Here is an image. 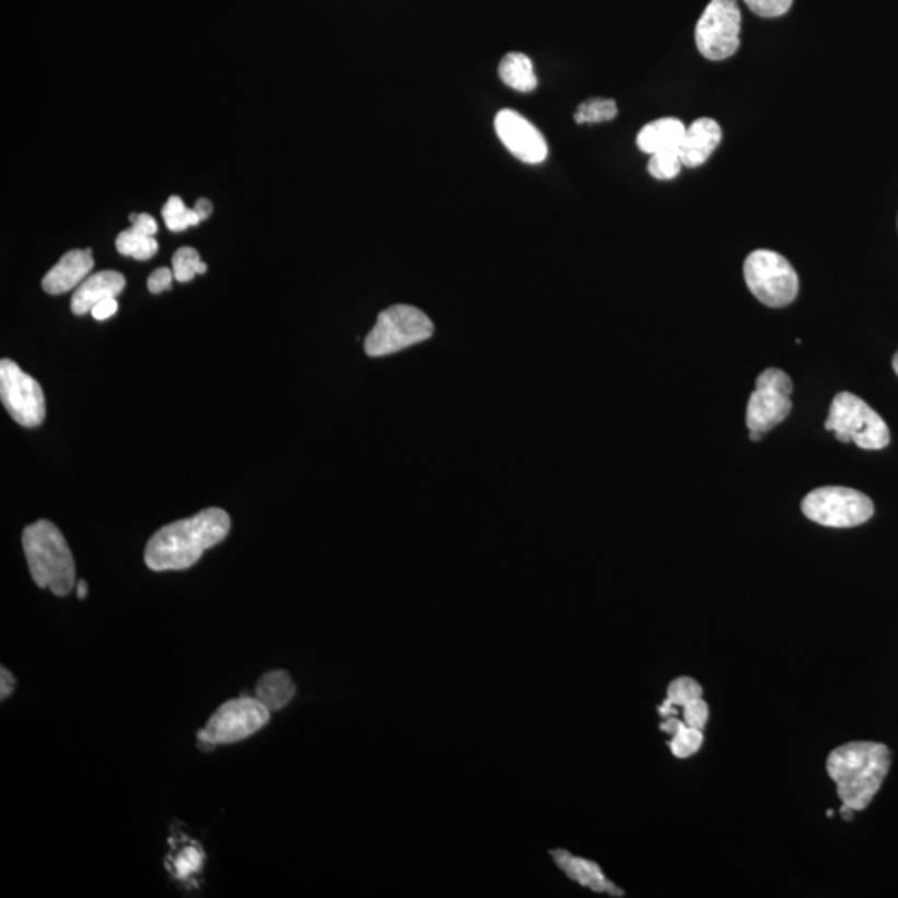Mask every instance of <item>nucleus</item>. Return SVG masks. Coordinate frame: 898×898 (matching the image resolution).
Returning a JSON list of instances; mask_svg holds the SVG:
<instances>
[{"label": "nucleus", "mask_w": 898, "mask_h": 898, "mask_svg": "<svg viewBox=\"0 0 898 898\" xmlns=\"http://www.w3.org/2000/svg\"><path fill=\"white\" fill-rule=\"evenodd\" d=\"M433 334L434 325L427 313L410 305L389 306L376 318L364 340V351L373 358L388 357L430 340Z\"/></svg>", "instance_id": "obj_4"}, {"label": "nucleus", "mask_w": 898, "mask_h": 898, "mask_svg": "<svg viewBox=\"0 0 898 898\" xmlns=\"http://www.w3.org/2000/svg\"><path fill=\"white\" fill-rule=\"evenodd\" d=\"M747 8L763 19H775L791 11L794 0H744Z\"/></svg>", "instance_id": "obj_28"}, {"label": "nucleus", "mask_w": 898, "mask_h": 898, "mask_svg": "<svg viewBox=\"0 0 898 898\" xmlns=\"http://www.w3.org/2000/svg\"><path fill=\"white\" fill-rule=\"evenodd\" d=\"M891 766L885 744L849 743L837 747L827 759V773L836 782L842 804L865 810L880 791Z\"/></svg>", "instance_id": "obj_2"}, {"label": "nucleus", "mask_w": 898, "mask_h": 898, "mask_svg": "<svg viewBox=\"0 0 898 898\" xmlns=\"http://www.w3.org/2000/svg\"><path fill=\"white\" fill-rule=\"evenodd\" d=\"M494 129L503 145L521 162L536 165L548 156L545 137L517 112L501 110L494 118Z\"/></svg>", "instance_id": "obj_11"}, {"label": "nucleus", "mask_w": 898, "mask_h": 898, "mask_svg": "<svg viewBox=\"0 0 898 898\" xmlns=\"http://www.w3.org/2000/svg\"><path fill=\"white\" fill-rule=\"evenodd\" d=\"M826 430L833 431L842 443L852 441L862 450H882L890 443L884 418L852 393L842 392L833 398Z\"/></svg>", "instance_id": "obj_5"}, {"label": "nucleus", "mask_w": 898, "mask_h": 898, "mask_svg": "<svg viewBox=\"0 0 898 898\" xmlns=\"http://www.w3.org/2000/svg\"><path fill=\"white\" fill-rule=\"evenodd\" d=\"M756 388L791 396L794 385H792L791 376L788 373L779 369H767L757 378Z\"/></svg>", "instance_id": "obj_27"}, {"label": "nucleus", "mask_w": 898, "mask_h": 898, "mask_svg": "<svg viewBox=\"0 0 898 898\" xmlns=\"http://www.w3.org/2000/svg\"><path fill=\"white\" fill-rule=\"evenodd\" d=\"M0 399L21 427L35 428L46 420L44 389L12 360L0 361Z\"/></svg>", "instance_id": "obj_9"}, {"label": "nucleus", "mask_w": 898, "mask_h": 898, "mask_svg": "<svg viewBox=\"0 0 898 898\" xmlns=\"http://www.w3.org/2000/svg\"><path fill=\"white\" fill-rule=\"evenodd\" d=\"M683 160L679 156V150H667V152L654 153L649 159L648 171L652 177L657 180H670L680 174L683 168Z\"/></svg>", "instance_id": "obj_26"}, {"label": "nucleus", "mask_w": 898, "mask_h": 898, "mask_svg": "<svg viewBox=\"0 0 898 898\" xmlns=\"http://www.w3.org/2000/svg\"><path fill=\"white\" fill-rule=\"evenodd\" d=\"M853 808L849 807V805L842 804L840 807V815H842L843 820H852L853 819Z\"/></svg>", "instance_id": "obj_36"}, {"label": "nucleus", "mask_w": 898, "mask_h": 898, "mask_svg": "<svg viewBox=\"0 0 898 898\" xmlns=\"http://www.w3.org/2000/svg\"><path fill=\"white\" fill-rule=\"evenodd\" d=\"M232 521L220 508L163 526L147 543L145 562L152 571H184L197 564L207 549L229 536Z\"/></svg>", "instance_id": "obj_1"}, {"label": "nucleus", "mask_w": 898, "mask_h": 898, "mask_svg": "<svg viewBox=\"0 0 898 898\" xmlns=\"http://www.w3.org/2000/svg\"><path fill=\"white\" fill-rule=\"evenodd\" d=\"M0 676H2V679H0V684H2V687H0V698H2V701H5V699L14 692L15 677L12 676L11 670L5 669V667L0 669Z\"/></svg>", "instance_id": "obj_33"}, {"label": "nucleus", "mask_w": 898, "mask_h": 898, "mask_svg": "<svg viewBox=\"0 0 898 898\" xmlns=\"http://www.w3.org/2000/svg\"><path fill=\"white\" fill-rule=\"evenodd\" d=\"M750 440H753V441L762 440V433H760V431H750Z\"/></svg>", "instance_id": "obj_37"}, {"label": "nucleus", "mask_w": 898, "mask_h": 898, "mask_svg": "<svg viewBox=\"0 0 898 898\" xmlns=\"http://www.w3.org/2000/svg\"><path fill=\"white\" fill-rule=\"evenodd\" d=\"M201 864H203V853L190 847V849H185L184 852L175 859V872H177L178 877L187 878L188 875L200 871Z\"/></svg>", "instance_id": "obj_30"}, {"label": "nucleus", "mask_w": 898, "mask_h": 898, "mask_svg": "<svg viewBox=\"0 0 898 898\" xmlns=\"http://www.w3.org/2000/svg\"><path fill=\"white\" fill-rule=\"evenodd\" d=\"M124 289H126V278L118 271L105 270L89 275L73 292L70 308L75 315H85V313H91L97 303L117 299Z\"/></svg>", "instance_id": "obj_15"}, {"label": "nucleus", "mask_w": 898, "mask_h": 898, "mask_svg": "<svg viewBox=\"0 0 898 898\" xmlns=\"http://www.w3.org/2000/svg\"><path fill=\"white\" fill-rule=\"evenodd\" d=\"M162 215L167 229L175 233L184 232V230L198 225V223L201 222L198 213L195 212L194 209H188L184 200L177 197V195L168 198L167 203L163 207Z\"/></svg>", "instance_id": "obj_23"}, {"label": "nucleus", "mask_w": 898, "mask_h": 898, "mask_svg": "<svg viewBox=\"0 0 898 898\" xmlns=\"http://www.w3.org/2000/svg\"><path fill=\"white\" fill-rule=\"evenodd\" d=\"M686 129L687 127L679 118L666 117L651 121L639 132V150L649 155L667 152V150H679L684 136H686Z\"/></svg>", "instance_id": "obj_18"}, {"label": "nucleus", "mask_w": 898, "mask_h": 898, "mask_svg": "<svg viewBox=\"0 0 898 898\" xmlns=\"http://www.w3.org/2000/svg\"><path fill=\"white\" fill-rule=\"evenodd\" d=\"M660 728L673 736L669 747L670 753H673L677 759H687V757L693 756V754L699 753L702 744H704V731L689 727L686 722L677 719L676 714L664 718Z\"/></svg>", "instance_id": "obj_20"}, {"label": "nucleus", "mask_w": 898, "mask_h": 898, "mask_svg": "<svg viewBox=\"0 0 898 898\" xmlns=\"http://www.w3.org/2000/svg\"><path fill=\"white\" fill-rule=\"evenodd\" d=\"M683 718L689 727L704 731L709 719V705L702 698L692 699L683 705Z\"/></svg>", "instance_id": "obj_29"}, {"label": "nucleus", "mask_w": 898, "mask_h": 898, "mask_svg": "<svg viewBox=\"0 0 898 898\" xmlns=\"http://www.w3.org/2000/svg\"><path fill=\"white\" fill-rule=\"evenodd\" d=\"M88 593V583H85V581H79V583H77V596H79V599H85Z\"/></svg>", "instance_id": "obj_35"}, {"label": "nucleus", "mask_w": 898, "mask_h": 898, "mask_svg": "<svg viewBox=\"0 0 898 898\" xmlns=\"http://www.w3.org/2000/svg\"><path fill=\"white\" fill-rule=\"evenodd\" d=\"M702 686L692 677H677L667 687V699L660 705V714L664 718L676 714L677 709H683L684 704L692 699L702 698Z\"/></svg>", "instance_id": "obj_22"}, {"label": "nucleus", "mask_w": 898, "mask_h": 898, "mask_svg": "<svg viewBox=\"0 0 898 898\" xmlns=\"http://www.w3.org/2000/svg\"><path fill=\"white\" fill-rule=\"evenodd\" d=\"M500 79L503 80L508 88L517 92L535 91L536 85H538L533 62H530L529 57L520 53L508 54V56L501 60Z\"/></svg>", "instance_id": "obj_21"}, {"label": "nucleus", "mask_w": 898, "mask_h": 898, "mask_svg": "<svg viewBox=\"0 0 898 898\" xmlns=\"http://www.w3.org/2000/svg\"><path fill=\"white\" fill-rule=\"evenodd\" d=\"M194 210L198 213V217H200L201 222H203V220H207L210 215H212V201L207 200V198H198L197 203H195Z\"/></svg>", "instance_id": "obj_34"}, {"label": "nucleus", "mask_w": 898, "mask_h": 898, "mask_svg": "<svg viewBox=\"0 0 898 898\" xmlns=\"http://www.w3.org/2000/svg\"><path fill=\"white\" fill-rule=\"evenodd\" d=\"M271 712L257 698H240L217 709L203 728L213 744H233L254 736L270 721Z\"/></svg>", "instance_id": "obj_10"}, {"label": "nucleus", "mask_w": 898, "mask_h": 898, "mask_svg": "<svg viewBox=\"0 0 898 898\" xmlns=\"http://www.w3.org/2000/svg\"><path fill=\"white\" fill-rule=\"evenodd\" d=\"M792 401L789 396L779 393L757 389L750 395L747 405L746 423L750 431H766L781 424L791 415Z\"/></svg>", "instance_id": "obj_16"}, {"label": "nucleus", "mask_w": 898, "mask_h": 898, "mask_svg": "<svg viewBox=\"0 0 898 898\" xmlns=\"http://www.w3.org/2000/svg\"><path fill=\"white\" fill-rule=\"evenodd\" d=\"M94 268L92 250H70L47 271L43 289L49 295H60L77 289Z\"/></svg>", "instance_id": "obj_13"}, {"label": "nucleus", "mask_w": 898, "mask_h": 898, "mask_svg": "<svg viewBox=\"0 0 898 898\" xmlns=\"http://www.w3.org/2000/svg\"><path fill=\"white\" fill-rule=\"evenodd\" d=\"M175 280L174 270L171 268H159V270L153 271L152 275L149 277V284L150 293H162L167 292V290L172 289V281Z\"/></svg>", "instance_id": "obj_31"}, {"label": "nucleus", "mask_w": 898, "mask_h": 898, "mask_svg": "<svg viewBox=\"0 0 898 898\" xmlns=\"http://www.w3.org/2000/svg\"><path fill=\"white\" fill-rule=\"evenodd\" d=\"M744 277L750 293L770 308H784L797 299V271L778 252H753L744 264Z\"/></svg>", "instance_id": "obj_6"}, {"label": "nucleus", "mask_w": 898, "mask_h": 898, "mask_svg": "<svg viewBox=\"0 0 898 898\" xmlns=\"http://www.w3.org/2000/svg\"><path fill=\"white\" fill-rule=\"evenodd\" d=\"M722 132L718 121L702 117L692 121L686 129L683 143L679 147V156L684 167L698 168L708 162L721 143Z\"/></svg>", "instance_id": "obj_12"}, {"label": "nucleus", "mask_w": 898, "mask_h": 898, "mask_svg": "<svg viewBox=\"0 0 898 898\" xmlns=\"http://www.w3.org/2000/svg\"><path fill=\"white\" fill-rule=\"evenodd\" d=\"M807 520L827 527H855L874 516V503L867 494L843 486H824L802 501Z\"/></svg>", "instance_id": "obj_7"}, {"label": "nucleus", "mask_w": 898, "mask_h": 898, "mask_svg": "<svg viewBox=\"0 0 898 898\" xmlns=\"http://www.w3.org/2000/svg\"><path fill=\"white\" fill-rule=\"evenodd\" d=\"M172 270H174L175 280L180 283H188L194 280L195 275L207 273L209 267L201 261L200 255L195 248L184 247L175 252L172 258Z\"/></svg>", "instance_id": "obj_25"}, {"label": "nucleus", "mask_w": 898, "mask_h": 898, "mask_svg": "<svg viewBox=\"0 0 898 898\" xmlns=\"http://www.w3.org/2000/svg\"><path fill=\"white\" fill-rule=\"evenodd\" d=\"M740 9L737 0H711L696 27V46L709 60H725L739 50Z\"/></svg>", "instance_id": "obj_8"}, {"label": "nucleus", "mask_w": 898, "mask_h": 898, "mask_svg": "<svg viewBox=\"0 0 898 898\" xmlns=\"http://www.w3.org/2000/svg\"><path fill=\"white\" fill-rule=\"evenodd\" d=\"M118 303L115 299L104 300V302L97 303V305L92 308V316L98 322H104V319L110 318L117 313Z\"/></svg>", "instance_id": "obj_32"}, {"label": "nucleus", "mask_w": 898, "mask_h": 898, "mask_svg": "<svg viewBox=\"0 0 898 898\" xmlns=\"http://www.w3.org/2000/svg\"><path fill=\"white\" fill-rule=\"evenodd\" d=\"M891 364H894L895 373H897L898 376V351L897 353H895L894 360H891Z\"/></svg>", "instance_id": "obj_38"}, {"label": "nucleus", "mask_w": 898, "mask_h": 898, "mask_svg": "<svg viewBox=\"0 0 898 898\" xmlns=\"http://www.w3.org/2000/svg\"><path fill=\"white\" fill-rule=\"evenodd\" d=\"M25 558L32 580L56 596H67L75 586V562L66 538L56 524L47 520L25 527L22 535Z\"/></svg>", "instance_id": "obj_3"}, {"label": "nucleus", "mask_w": 898, "mask_h": 898, "mask_svg": "<svg viewBox=\"0 0 898 898\" xmlns=\"http://www.w3.org/2000/svg\"><path fill=\"white\" fill-rule=\"evenodd\" d=\"M159 230L153 217L149 213H140L132 222L129 230H124L115 240L117 252L124 257H132L136 260H149L159 250V243L155 233Z\"/></svg>", "instance_id": "obj_17"}, {"label": "nucleus", "mask_w": 898, "mask_h": 898, "mask_svg": "<svg viewBox=\"0 0 898 898\" xmlns=\"http://www.w3.org/2000/svg\"><path fill=\"white\" fill-rule=\"evenodd\" d=\"M833 810H827V817H832Z\"/></svg>", "instance_id": "obj_39"}, {"label": "nucleus", "mask_w": 898, "mask_h": 898, "mask_svg": "<svg viewBox=\"0 0 898 898\" xmlns=\"http://www.w3.org/2000/svg\"><path fill=\"white\" fill-rule=\"evenodd\" d=\"M618 115V105L613 98H590L578 107L574 114L576 124H600L609 121Z\"/></svg>", "instance_id": "obj_24"}, {"label": "nucleus", "mask_w": 898, "mask_h": 898, "mask_svg": "<svg viewBox=\"0 0 898 898\" xmlns=\"http://www.w3.org/2000/svg\"><path fill=\"white\" fill-rule=\"evenodd\" d=\"M296 686L287 670H270L258 679L255 698L270 712L280 711L292 701Z\"/></svg>", "instance_id": "obj_19"}, {"label": "nucleus", "mask_w": 898, "mask_h": 898, "mask_svg": "<svg viewBox=\"0 0 898 898\" xmlns=\"http://www.w3.org/2000/svg\"><path fill=\"white\" fill-rule=\"evenodd\" d=\"M551 856L556 865L576 884L583 885V887L590 888L596 894H607L610 897H622L625 895V891L618 885L613 884L603 874L596 862L587 861L583 856L573 855L568 850L561 849L551 850Z\"/></svg>", "instance_id": "obj_14"}]
</instances>
